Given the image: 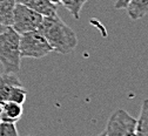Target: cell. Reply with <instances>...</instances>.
I'll return each instance as SVG.
<instances>
[{
	"instance_id": "15",
	"label": "cell",
	"mask_w": 148,
	"mask_h": 136,
	"mask_svg": "<svg viewBox=\"0 0 148 136\" xmlns=\"http://www.w3.org/2000/svg\"><path fill=\"white\" fill-rule=\"evenodd\" d=\"M127 4H128V0H116L114 4V7L116 10H125Z\"/></svg>"
},
{
	"instance_id": "6",
	"label": "cell",
	"mask_w": 148,
	"mask_h": 136,
	"mask_svg": "<svg viewBox=\"0 0 148 136\" xmlns=\"http://www.w3.org/2000/svg\"><path fill=\"white\" fill-rule=\"evenodd\" d=\"M24 109L21 103H16L13 101H5L1 106L0 111V121H8L16 123L23 116Z\"/></svg>"
},
{
	"instance_id": "2",
	"label": "cell",
	"mask_w": 148,
	"mask_h": 136,
	"mask_svg": "<svg viewBox=\"0 0 148 136\" xmlns=\"http://www.w3.org/2000/svg\"><path fill=\"white\" fill-rule=\"evenodd\" d=\"M0 64L5 73L16 74L21 68L20 34L12 26L0 33Z\"/></svg>"
},
{
	"instance_id": "10",
	"label": "cell",
	"mask_w": 148,
	"mask_h": 136,
	"mask_svg": "<svg viewBox=\"0 0 148 136\" xmlns=\"http://www.w3.org/2000/svg\"><path fill=\"white\" fill-rule=\"evenodd\" d=\"M16 85H21V81L15 74L13 73L0 74V100L3 101L6 93L10 90V88Z\"/></svg>"
},
{
	"instance_id": "14",
	"label": "cell",
	"mask_w": 148,
	"mask_h": 136,
	"mask_svg": "<svg viewBox=\"0 0 148 136\" xmlns=\"http://www.w3.org/2000/svg\"><path fill=\"white\" fill-rule=\"evenodd\" d=\"M19 131L14 122L0 121V136H18Z\"/></svg>"
},
{
	"instance_id": "9",
	"label": "cell",
	"mask_w": 148,
	"mask_h": 136,
	"mask_svg": "<svg viewBox=\"0 0 148 136\" xmlns=\"http://www.w3.org/2000/svg\"><path fill=\"white\" fill-rule=\"evenodd\" d=\"M15 0H0V24L4 26H12L13 11Z\"/></svg>"
},
{
	"instance_id": "17",
	"label": "cell",
	"mask_w": 148,
	"mask_h": 136,
	"mask_svg": "<svg viewBox=\"0 0 148 136\" xmlns=\"http://www.w3.org/2000/svg\"><path fill=\"white\" fill-rule=\"evenodd\" d=\"M51 3H53V4H55V5H58L59 3H60V0H49Z\"/></svg>"
},
{
	"instance_id": "18",
	"label": "cell",
	"mask_w": 148,
	"mask_h": 136,
	"mask_svg": "<svg viewBox=\"0 0 148 136\" xmlns=\"http://www.w3.org/2000/svg\"><path fill=\"white\" fill-rule=\"evenodd\" d=\"M3 102H4V101L0 100V111H1V106H3Z\"/></svg>"
},
{
	"instance_id": "1",
	"label": "cell",
	"mask_w": 148,
	"mask_h": 136,
	"mask_svg": "<svg viewBox=\"0 0 148 136\" xmlns=\"http://www.w3.org/2000/svg\"><path fill=\"white\" fill-rule=\"evenodd\" d=\"M38 31L52 46L53 52L71 54L78 47V36L62 19L57 14L44 16Z\"/></svg>"
},
{
	"instance_id": "5",
	"label": "cell",
	"mask_w": 148,
	"mask_h": 136,
	"mask_svg": "<svg viewBox=\"0 0 148 136\" xmlns=\"http://www.w3.org/2000/svg\"><path fill=\"white\" fill-rule=\"evenodd\" d=\"M42 19L44 15L38 13L36 11L21 4H15L13 11L12 27L19 34H24L31 31L38 29Z\"/></svg>"
},
{
	"instance_id": "3",
	"label": "cell",
	"mask_w": 148,
	"mask_h": 136,
	"mask_svg": "<svg viewBox=\"0 0 148 136\" xmlns=\"http://www.w3.org/2000/svg\"><path fill=\"white\" fill-rule=\"evenodd\" d=\"M53 52L52 46L47 42L45 36L38 31H31L20 34V55L21 57L41 59Z\"/></svg>"
},
{
	"instance_id": "13",
	"label": "cell",
	"mask_w": 148,
	"mask_h": 136,
	"mask_svg": "<svg viewBox=\"0 0 148 136\" xmlns=\"http://www.w3.org/2000/svg\"><path fill=\"white\" fill-rule=\"evenodd\" d=\"M87 1L88 0H60V4L72 14L74 19L78 20L80 18L81 10Z\"/></svg>"
},
{
	"instance_id": "12",
	"label": "cell",
	"mask_w": 148,
	"mask_h": 136,
	"mask_svg": "<svg viewBox=\"0 0 148 136\" xmlns=\"http://www.w3.org/2000/svg\"><path fill=\"white\" fill-rule=\"evenodd\" d=\"M27 98V90L24 88L23 85H16L10 88V90L6 93L5 98H4V102L5 101H13L16 103H21L24 105V102L26 101Z\"/></svg>"
},
{
	"instance_id": "11",
	"label": "cell",
	"mask_w": 148,
	"mask_h": 136,
	"mask_svg": "<svg viewBox=\"0 0 148 136\" xmlns=\"http://www.w3.org/2000/svg\"><path fill=\"white\" fill-rule=\"evenodd\" d=\"M138 136H148V99L142 102L139 119L136 120V131Z\"/></svg>"
},
{
	"instance_id": "16",
	"label": "cell",
	"mask_w": 148,
	"mask_h": 136,
	"mask_svg": "<svg viewBox=\"0 0 148 136\" xmlns=\"http://www.w3.org/2000/svg\"><path fill=\"white\" fill-rule=\"evenodd\" d=\"M6 28H7V26H4V25H1V24H0V33H1V32H4Z\"/></svg>"
},
{
	"instance_id": "7",
	"label": "cell",
	"mask_w": 148,
	"mask_h": 136,
	"mask_svg": "<svg viewBox=\"0 0 148 136\" xmlns=\"http://www.w3.org/2000/svg\"><path fill=\"white\" fill-rule=\"evenodd\" d=\"M15 3L25 5L34 11H36L38 13L42 14L44 16L57 14V11H58L57 5L51 3L49 0H15Z\"/></svg>"
},
{
	"instance_id": "8",
	"label": "cell",
	"mask_w": 148,
	"mask_h": 136,
	"mask_svg": "<svg viewBox=\"0 0 148 136\" xmlns=\"http://www.w3.org/2000/svg\"><path fill=\"white\" fill-rule=\"evenodd\" d=\"M125 10L132 20H139L148 14V0H128Z\"/></svg>"
},
{
	"instance_id": "4",
	"label": "cell",
	"mask_w": 148,
	"mask_h": 136,
	"mask_svg": "<svg viewBox=\"0 0 148 136\" xmlns=\"http://www.w3.org/2000/svg\"><path fill=\"white\" fill-rule=\"evenodd\" d=\"M136 119L125 109H116L109 116L105 130L101 133L103 136H131L135 135Z\"/></svg>"
}]
</instances>
